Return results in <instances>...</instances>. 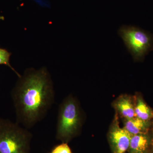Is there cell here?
Instances as JSON below:
<instances>
[{
    "mask_svg": "<svg viewBox=\"0 0 153 153\" xmlns=\"http://www.w3.org/2000/svg\"><path fill=\"white\" fill-rule=\"evenodd\" d=\"M16 123L30 129L43 120L55 103L51 74L46 67L26 69L12 91Z\"/></svg>",
    "mask_w": 153,
    "mask_h": 153,
    "instance_id": "cell-1",
    "label": "cell"
},
{
    "mask_svg": "<svg viewBox=\"0 0 153 153\" xmlns=\"http://www.w3.org/2000/svg\"><path fill=\"white\" fill-rule=\"evenodd\" d=\"M82 125V114L78 102L72 96H68L58 108L56 139L67 143L79 134Z\"/></svg>",
    "mask_w": 153,
    "mask_h": 153,
    "instance_id": "cell-2",
    "label": "cell"
},
{
    "mask_svg": "<svg viewBox=\"0 0 153 153\" xmlns=\"http://www.w3.org/2000/svg\"><path fill=\"white\" fill-rule=\"evenodd\" d=\"M32 138L29 129L0 117V153H30Z\"/></svg>",
    "mask_w": 153,
    "mask_h": 153,
    "instance_id": "cell-3",
    "label": "cell"
},
{
    "mask_svg": "<svg viewBox=\"0 0 153 153\" xmlns=\"http://www.w3.org/2000/svg\"><path fill=\"white\" fill-rule=\"evenodd\" d=\"M134 61L142 62L150 52L153 51V34L141 28L124 25L118 30Z\"/></svg>",
    "mask_w": 153,
    "mask_h": 153,
    "instance_id": "cell-4",
    "label": "cell"
},
{
    "mask_svg": "<svg viewBox=\"0 0 153 153\" xmlns=\"http://www.w3.org/2000/svg\"><path fill=\"white\" fill-rule=\"evenodd\" d=\"M116 117L109 131V139L114 153H124L129 148L131 135L120 126Z\"/></svg>",
    "mask_w": 153,
    "mask_h": 153,
    "instance_id": "cell-5",
    "label": "cell"
},
{
    "mask_svg": "<svg viewBox=\"0 0 153 153\" xmlns=\"http://www.w3.org/2000/svg\"><path fill=\"white\" fill-rule=\"evenodd\" d=\"M114 106L125 119L136 117L134 106L131 99L127 96H122L116 100Z\"/></svg>",
    "mask_w": 153,
    "mask_h": 153,
    "instance_id": "cell-6",
    "label": "cell"
},
{
    "mask_svg": "<svg viewBox=\"0 0 153 153\" xmlns=\"http://www.w3.org/2000/svg\"><path fill=\"white\" fill-rule=\"evenodd\" d=\"M149 126V121L143 120L138 118L135 117L125 119L124 128L131 135H134L138 134H145Z\"/></svg>",
    "mask_w": 153,
    "mask_h": 153,
    "instance_id": "cell-7",
    "label": "cell"
},
{
    "mask_svg": "<svg viewBox=\"0 0 153 153\" xmlns=\"http://www.w3.org/2000/svg\"><path fill=\"white\" fill-rule=\"evenodd\" d=\"M149 138L145 134L132 135L129 148L131 153H143L149 146Z\"/></svg>",
    "mask_w": 153,
    "mask_h": 153,
    "instance_id": "cell-8",
    "label": "cell"
},
{
    "mask_svg": "<svg viewBox=\"0 0 153 153\" xmlns=\"http://www.w3.org/2000/svg\"><path fill=\"white\" fill-rule=\"evenodd\" d=\"M136 117L143 120L149 121L153 118V112L141 98H137L134 106Z\"/></svg>",
    "mask_w": 153,
    "mask_h": 153,
    "instance_id": "cell-9",
    "label": "cell"
},
{
    "mask_svg": "<svg viewBox=\"0 0 153 153\" xmlns=\"http://www.w3.org/2000/svg\"><path fill=\"white\" fill-rule=\"evenodd\" d=\"M11 55L10 52H8L5 49L0 48V65H4L8 66L19 77H21V74L18 72L11 66L10 63V58Z\"/></svg>",
    "mask_w": 153,
    "mask_h": 153,
    "instance_id": "cell-10",
    "label": "cell"
},
{
    "mask_svg": "<svg viewBox=\"0 0 153 153\" xmlns=\"http://www.w3.org/2000/svg\"><path fill=\"white\" fill-rule=\"evenodd\" d=\"M50 153H72L67 143H62L57 145L52 149Z\"/></svg>",
    "mask_w": 153,
    "mask_h": 153,
    "instance_id": "cell-11",
    "label": "cell"
},
{
    "mask_svg": "<svg viewBox=\"0 0 153 153\" xmlns=\"http://www.w3.org/2000/svg\"><path fill=\"white\" fill-rule=\"evenodd\" d=\"M34 1L41 4V5L46 6V7L48 6V4L46 0H34Z\"/></svg>",
    "mask_w": 153,
    "mask_h": 153,
    "instance_id": "cell-12",
    "label": "cell"
}]
</instances>
